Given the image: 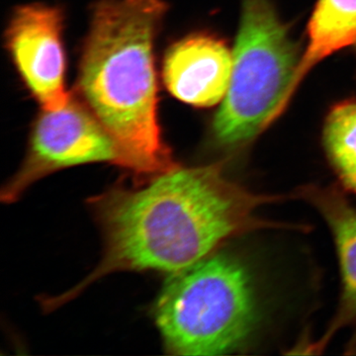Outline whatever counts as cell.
I'll list each match as a JSON object with an SVG mask.
<instances>
[{"mask_svg":"<svg viewBox=\"0 0 356 356\" xmlns=\"http://www.w3.org/2000/svg\"><path fill=\"white\" fill-rule=\"evenodd\" d=\"M355 44L356 0H318L309 22L308 44L293 81L292 95L316 65Z\"/></svg>","mask_w":356,"mask_h":356,"instance_id":"9c48e42d","label":"cell"},{"mask_svg":"<svg viewBox=\"0 0 356 356\" xmlns=\"http://www.w3.org/2000/svg\"><path fill=\"white\" fill-rule=\"evenodd\" d=\"M92 163L125 168L120 149L95 114L70 98L65 107L44 110L33 126L24 161L2 188L0 198L15 202L42 178L65 168Z\"/></svg>","mask_w":356,"mask_h":356,"instance_id":"5b68a950","label":"cell"},{"mask_svg":"<svg viewBox=\"0 0 356 356\" xmlns=\"http://www.w3.org/2000/svg\"><path fill=\"white\" fill-rule=\"evenodd\" d=\"M296 197L317 209L329 226L341 275V293L334 318L320 341L306 348L322 350L339 330H353L350 348H356V207L336 186L308 184L300 187Z\"/></svg>","mask_w":356,"mask_h":356,"instance_id":"ba28073f","label":"cell"},{"mask_svg":"<svg viewBox=\"0 0 356 356\" xmlns=\"http://www.w3.org/2000/svg\"><path fill=\"white\" fill-rule=\"evenodd\" d=\"M64 16L58 7L28 4L14 13L6 33L11 58L25 86L44 110L65 107Z\"/></svg>","mask_w":356,"mask_h":356,"instance_id":"8992f818","label":"cell"},{"mask_svg":"<svg viewBox=\"0 0 356 356\" xmlns=\"http://www.w3.org/2000/svg\"><path fill=\"white\" fill-rule=\"evenodd\" d=\"M154 316L172 355H221L241 350L259 321L252 271L238 255L210 254L172 273Z\"/></svg>","mask_w":356,"mask_h":356,"instance_id":"3957f363","label":"cell"},{"mask_svg":"<svg viewBox=\"0 0 356 356\" xmlns=\"http://www.w3.org/2000/svg\"><path fill=\"white\" fill-rule=\"evenodd\" d=\"M233 53L224 42L194 34L173 44L163 62L166 88L180 102L196 107L224 100L231 81Z\"/></svg>","mask_w":356,"mask_h":356,"instance_id":"52a82bcc","label":"cell"},{"mask_svg":"<svg viewBox=\"0 0 356 356\" xmlns=\"http://www.w3.org/2000/svg\"><path fill=\"white\" fill-rule=\"evenodd\" d=\"M166 11L161 0H102L79 65L86 105L138 180L178 165L161 138L154 44Z\"/></svg>","mask_w":356,"mask_h":356,"instance_id":"7a4b0ae2","label":"cell"},{"mask_svg":"<svg viewBox=\"0 0 356 356\" xmlns=\"http://www.w3.org/2000/svg\"><path fill=\"white\" fill-rule=\"evenodd\" d=\"M231 81L212 124L218 146L238 149L264 132L292 98L298 49L269 0H243Z\"/></svg>","mask_w":356,"mask_h":356,"instance_id":"277c9868","label":"cell"},{"mask_svg":"<svg viewBox=\"0 0 356 356\" xmlns=\"http://www.w3.org/2000/svg\"><path fill=\"white\" fill-rule=\"evenodd\" d=\"M323 142L341 185L356 194V102L332 108L325 119Z\"/></svg>","mask_w":356,"mask_h":356,"instance_id":"30bf717a","label":"cell"},{"mask_svg":"<svg viewBox=\"0 0 356 356\" xmlns=\"http://www.w3.org/2000/svg\"><path fill=\"white\" fill-rule=\"evenodd\" d=\"M284 198L248 191L225 175L222 163L178 165L135 187L116 185L88 202L104 238L102 261L74 289L44 299L43 308H58L116 271L175 273L229 238L292 226L257 216L262 205Z\"/></svg>","mask_w":356,"mask_h":356,"instance_id":"6da1fadb","label":"cell"}]
</instances>
